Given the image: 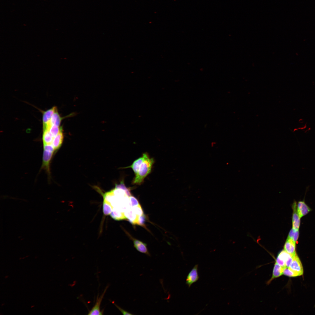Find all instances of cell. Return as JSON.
<instances>
[{
    "instance_id": "obj_19",
    "label": "cell",
    "mask_w": 315,
    "mask_h": 315,
    "mask_svg": "<svg viewBox=\"0 0 315 315\" xmlns=\"http://www.w3.org/2000/svg\"><path fill=\"white\" fill-rule=\"evenodd\" d=\"M299 236L298 230L292 228L290 231L287 238L291 239L296 243L298 238Z\"/></svg>"
},
{
    "instance_id": "obj_18",
    "label": "cell",
    "mask_w": 315,
    "mask_h": 315,
    "mask_svg": "<svg viewBox=\"0 0 315 315\" xmlns=\"http://www.w3.org/2000/svg\"><path fill=\"white\" fill-rule=\"evenodd\" d=\"M62 118L59 114L57 110L52 115L49 123L50 125H55L59 126Z\"/></svg>"
},
{
    "instance_id": "obj_25",
    "label": "cell",
    "mask_w": 315,
    "mask_h": 315,
    "mask_svg": "<svg viewBox=\"0 0 315 315\" xmlns=\"http://www.w3.org/2000/svg\"><path fill=\"white\" fill-rule=\"evenodd\" d=\"M112 303L114 304L115 306L119 309V310L122 313L123 315H133V314L130 313V312L125 310L121 308L120 307L118 306L115 304V303L112 302Z\"/></svg>"
},
{
    "instance_id": "obj_13",
    "label": "cell",
    "mask_w": 315,
    "mask_h": 315,
    "mask_svg": "<svg viewBox=\"0 0 315 315\" xmlns=\"http://www.w3.org/2000/svg\"><path fill=\"white\" fill-rule=\"evenodd\" d=\"M124 215L127 219L133 225L137 224L138 216H137L132 210L131 206L127 208L124 212Z\"/></svg>"
},
{
    "instance_id": "obj_21",
    "label": "cell",
    "mask_w": 315,
    "mask_h": 315,
    "mask_svg": "<svg viewBox=\"0 0 315 315\" xmlns=\"http://www.w3.org/2000/svg\"><path fill=\"white\" fill-rule=\"evenodd\" d=\"M283 274L289 277H295L298 276V275L291 270L289 267H284Z\"/></svg>"
},
{
    "instance_id": "obj_23",
    "label": "cell",
    "mask_w": 315,
    "mask_h": 315,
    "mask_svg": "<svg viewBox=\"0 0 315 315\" xmlns=\"http://www.w3.org/2000/svg\"><path fill=\"white\" fill-rule=\"evenodd\" d=\"M130 206L134 207L140 205L138 200L134 196L130 195L129 197Z\"/></svg>"
},
{
    "instance_id": "obj_3",
    "label": "cell",
    "mask_w": 315,
    "mask_h": 315,
    "mask_svg": "<svg viewBox=\"0 0 315 315\" xmlns=\"http://www.w3.org/2000/svg\"><path fill=\"white\" fill-rule=\"evenodd\" d=\"M293 257L284 250L278 254L276 262L282 267H289L292 262Z\"/></svg>"
},
{
    "instance_id": "obj_14",
    "label": "cell",
    "mask_w": 315,
    "mask_h": 315,
    "mask_svg": "<svg viewBox=\"0 0 315 315\" xmlns=\"http://www.w3.org/2000/svg\"><path fill=\"white\" fill-rule=\"evenodd\" d=\"M284 267L275 262L273 269L271 279L268 281V284L274 279L278 278L283 274Z\"/></svg>"
},
{
    "instance_id": "obj_16",
    "label": "cell",
    "mask_w": 315,
    "mask_h": 315,
    "mask_svg": "<svg viewBox=\"0 0 315 315\" xmlns=\"http://www.w3.org/2000/svg\"><path fill=\"white\" fill-rule=\"evenodd\" d=\"M54 137L50 133L49 130H43L42 136V140L43 144H52V142Z\"/></svg>"
},
{
    "instance_id": "obj_4",
    "label": "cell",
    "mask_w": 315,
    "mask_h": 315,
    "mask_svg": "<svg viewBox=\"0 0 315 315\" xmlns=\"http://www.w3.org/2000/svg\"><path fill=\"white\" fill-rule=\"evenodd\" d=\"M108 287V286H106L104 292L99 297H98V296H97L96 303L91 310L89 311V312L88 314V315H102L103 314V312L102 311H100V305L103 298Z\"/></svg>"
},
{
    "instance_id": "obj_12",
    "label": "cell",
    "mask_w": 315,
    "mask_h": 315,
    "mask_svg": "<svg viewBox=\"0 0 315 315\" xmlns=\"http://www.w3.org/2000/svg\"><path fill=\"white\" fill-rule=\"evenodd\" d=\"M133 240L134 246L138 251L150 256V254L145 243L136 239H133Z\"/></svg>"
},
{
    "instance_id": "obj_11",
    "label": "cell",
    "mask_w": 315,
    "mask_h": 315,
    "mask_svg": "<svg viewBox=\"0 0 315 315\" xmlns=\"http://www.w3.org/2000/svg\"><path fill=\"white\" fill-rule=\"evenodd\" d=\"M57 110V107L54 106L44 112L42 119L43 127L46 126L49 124L52 115Z\"/></svg>"
},
{
    "instance_id": "obj_7",
    "label": "cell",
    "mask_w": 315,
    "mask_h": 315,
    "mask_svg": "<svg viewBox=\"0 0 315 315\" xmlns=\"http://www.w3.org/2000/svg\"><path fill=\"white\" fill-rule=\"evenodd\" d=\"M198 265H196L188 274L186 280V284L189 287L199 279L198 273Z\"/></svg>"
},
{
    "instance_id": "obj_17",
    "label": "cell",
    "mask_w": 315,
    "mask_h": 315,
    "mask_svg": "<svg viewBox=\"0 0 315 315\" xmlns=\"http://www.w3.org/2000/svg\"><path fill=\"white\" fill-rule=\"evenodd\" d=\"M144 158V155L143 154L141 157L135 160L131 165L125 167V168H132L135 174H136L138 172L139 166L143 161Z\"/></svg>"
},
{
    "instance_id": "obj_10",
    "label": "cell",
    "mask_w": 315,
    "mask_h": 315,
    "mask_svg": "<svg viewBox=\"0 0 315 315\" xmlns=\"http://www.w3.org/2000/svg\"><path fill=\"white\" fill-rule=\"evenodd\" d=\"M297 210L300 218H301L307 214L311 211V209L304 201H300L297 204Z\"/></svg>"
},
{
    "instance_id": "obj_5",
    "label": "cell",
    "mask_w": 315,
    "mask_h": 315,
    "mask_svg": "<svg viewBox=\"0 0 315 315\" xmlns=\"http://www.w3.org/2000/svg\"><path fill=\"white\" fill-rule=\"evenodd\" d=\"M289 268L297 274L298 276L303 275V270L302 266L297 254L293 257L292 262Z\"/></svg>"
},
{
    "instance_id": "obj_15",
    "label": "cell",
    "mask_w": 315,
    "mask_h": 315,
    "mask_svg": "<svg viewBox=\"0 0 315 315\" xmlns=\"http://www.w3.org/2000/svg\"><path fill=\"white\" fill-rule=\"evenodd\" d=\"M63 140V135L62 130L61 129L58 134L54 137L52 142V144L55 151L58 150L60 147L62 143Z\"/></svg>"
},
{
    "instance_id": "obj_6",
    "label": "cell",
    "mask_w": 315,
    "mask_h": 315,
    "mask_svg": "<svg viewBox=\"0 0 315 315\" xmlns=\"http://www.w3.org/2000/svg\"><path fill=\"white\" fill-rule=\"evenodd\" d=\"M54 152L43 150L42 168L45 170L48 174L50 175V165Z\"/></svg>"
},
{
    "instance_id": "obj_1",
    "label": "cell",
    "mask_w": 315,
    "mask_h": 315,
    "mask_svg": "<svg viewBox=\"0 0 315 315\" xmlns=\"http://www.w3.org/2000/svg\"><path fill=\"white\" fill-rule=\"evenodd\" d=\"M131 195L130 189L126 187L123 182L116 185L115 188L103 195L104 214L109 215L112 218L123 215L130 206L129 197Z\"/></svg>"
},
{
    "instance_id": "obj_8",
    "label": "cell",
    "mask_w": 315,
    "mask_h": 315,
    "mask_svg": "<svg viewBox=\"0 0 315 315\" xmlns=\"http://www.w3.org/2000/svg\"><path fill=\"white\" fill-rule=\"evenodd\" d=\"M292 208L293 210L292 218L293 228L299 230L300 225V218L298 213L297 203L295 201L292 204Z\"/></svg>"
},
{
    "instance_id": "obj_9",
    "label": "cell",
    "mask_w": 315,
    "mask_h": 315,
    "mask_svg": "<svg viewBox=\"0 0 315 315\" xmlns=\"http://www.w3.org/2000/svg\"><path fill=\"white\" fill-rule=\"evenodd\" d=\"M295 244L290 239L287 238L285 244L284 250L293 257L296 255Z\"/></svg>"
},
{
    "instance_id": "obj_2",
    "label": "cell",
    "mask_w": 315,
    "mask_h": 315,
    "mask_svg": "<svg viewBox=\"0 0 315 315\" xmlns=\"http://www.w3.org/2000/svg\"><path fill=\"white\" fill-rule=\"evenodd\" d=\"M143 154L144 159L139 166L137 173L135 174L132 181L134 184L140 185L142 183L144 178L151 172L154 162L153 159L150 158L147 153Z\"/></svg>"
},
{
    "instance_id": "obj_22",
    "label": "cell",
    "mask_w": 315,
    "mask_h": 315,
    "mask_svg": "<svg viewBox=\"0 0 315 315\" xmlns=\"http://www.w3.org/2000/svg\"><path fill=\"white\" fill-rule=\"evenodd\" d=\"M131 207L133 212L137 216H139L144 214L140 205L136 206Z\"/></svg>"
},
{
    "instance_id": "obj_24",
    "label": "cell",
    "mask_w": 315,
    "mask_h": 315,
    "mask_svg": "<svg viewBox=\"0 0 315 315\" xmlns=\"http://www.w3.org/2000/svg\"><path fill=\"white\" fill-rule=\"evenodd\" d=\"M146 219V217L144 214L141 216H139L138 218L137 225L145 227V223Z\"/></svg>"
},
{
    "instance_id": "obj_20",
    "label": "cell",
    "mask_w": 315,
    "mask_h": 315,
    "mask_svg": "<svg viewBox=\"0 0 315 315\" xmlns=\"http://www.w3.org/2000/svg\"><path fill=\"white\" fill-rule=\"evenodd\" d=\"M61 129L59 128V126L52 125L50 126L48 130L53 136L55 137L60 132Z\"/></svg>"
}]
</instances>
